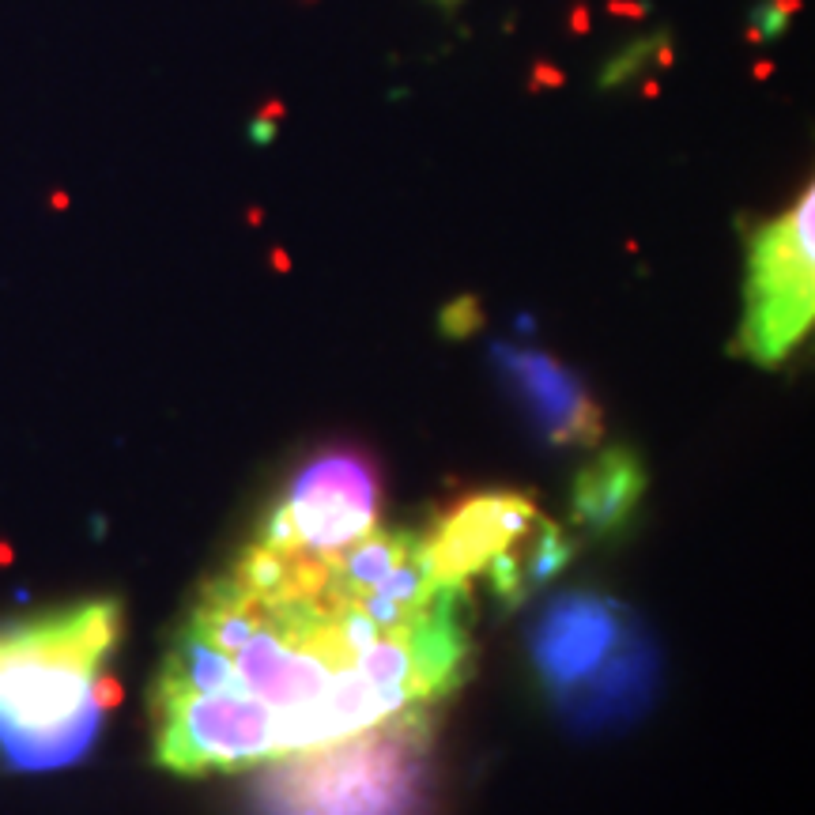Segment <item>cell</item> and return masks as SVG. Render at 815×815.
<instances>
[{
    "label": "cell",
    "instance_id": "obj_1",
    "mask_svg": "<svg viewBox=\"0 0 815 815\" xmlns=\"http://www.w3.org/2000/svg\"><path fill=\"white\" fill-rule=\"evenodd\" d=\"M468 676V589L435 581L423 537L253 528L170 634L147 691L151 751L182 778L257 770L435 709Z\"/></svg>",
    "mask_w": 815,
    "mask_h": 815
},
{
    "label": "cell",
    "instance_id": "obj_2",
    "mask_svg": "<svg viewBox=\"0 0 815 815\" xmlns=\"http://www.w3.org/2000/svg\"><path fill=\"white\" fill-rule=\"evenodd\" d=\"M125 604L91 597L0 627V767L42 774L80 762L121 683L106 672Z\"/></svg>",
    "mask_w": 815,
    "mask_h": 815
},
{
    "label": "cell",
    "instance_id": "obj_3",
    "mask_svg": "<svg viewBox=\"0 0 815 815\" xmlns=\"http://www.w3.org/2000/svg\"><path fill=\"white\" fill-rule=\"evenodd\" d=\"M528 665L555 718L585 736L634 725L660 683L642 616L600 589H563L537 611Z\"/></svg>",
    "mask_w": 815,
    "mask_h": 815
},
{
    "label": "cell",
    "instance_id": "obj_4",
    "mask_svg": "<svg viewBox=\"0 0 815 815\" xmlns=\"http://www.w3.org/2000/svg\"><path fill=\"white\" fill-rule=\"evenodd\" d=\"M435 709L257 767L249 815H430L438 800Z\"/></svg>",
    "mask_w": 815,
    "mask_h": 815
},
{
    "label": "cell",
    "instance_id": "obj_5",
    "mask_svg": "<svg viewBox=\"0 0 815 815\" xmlns=\"http://www.w3.org/2000/svg\"><path fill=\"white\" fill-rule=\"evenodd\" d=\"M423 551L438 585L468 589V581L488 578L502 611H518L567 570L578 544L528 495L479 491L446 509Z\"/></svg>",
    "mask_w": 815,
    "mask_h": 815
},
{
    "label": "cell",
    "instance_id": "obj_6",
    "mask_svg": "<svg viewBox=\"0 0 815 815\" xmlns=\"http://www.w3.org/2000/svg\"><path fill=\"white\" fill-rule=\"evenodd\" d=\"M815 321V193L804 186L789 208L762 219L744 253V317L736 355L774 370L789 363Z\"/></svg>",
    "mask_w": 815,
    "mask_h": 815
},
{
    "label": "cell",
    "instance_id": "obj_7",
    "mask_svg": "<svg viewBox=\"0 0 815 815\" xmlns=\"http://www.w3.org/2000/svg\"><path fill=\"white\" fill-rule=\"evenodd\" d=\"M381 483L377 465L355 446L321 449L302 465L287 491L279 495L257 521V528L306 544H347L377 528Z\"/></svg>",
    "mask_w": 815,
    "mask_h": 815
},
{
    "label": "cell",
    "instance_id": "obj_8",
    "mask_svg": "<svg viewBox=\"0 0 815 815\" xmlns=\"http://www.w3.org/2000/svg\"><path fill=\"white\" fill-rule=\"evenodd\" d=\"M495 370L506 393L525 412L528 430L555 449H589L604 438V412L585 381L548 351L525 344H495Z\"/></svg>",
    "mask_w": 815,
    "mask_h": 815
},
{
    "label": "cell",
    "instance_id": "obj_9",
    "mask_svg": "<svg viewBox=\"0 0 815 815\" xmlns=\"http://www.w3.org/2000/svg\"><path fill=\"white\" fill-rule=\"evenodd\" d=\"M649 491V472L642 457L627 446H611L581 465L570 488V525L597 540L619 537L639 518Z\"/></svg>",
    "mask_w": 815,
    "mask_h": 815
},
{
    "label": "cell",
    "instance_id": "obj_10",
    "mask_svg": "<svg viewBox=\"0 0 815 815\" xmlns=\"http://www.w3.org/2000/svg\"><path fill=\"white\" fill-rule=\"evenodd\" d=\"M804 12V0H759L751 8V19H748V31H744V42L748 45H762V42H774L789 31V23Z\"/></svg>",
    "mask_w": 815,
    "mask_h": 815
},
{
    "label": "cell",
    "instance_id": "obj_11",
    "mask_svg": "<svg viewBox=\"0 0 815 815\" xmlns=\"http://www.w3.org/2000/svg\"><path fill=\"white\" fill-rule=\"evenodd\" d=\"M653 61V35H642V38H630L616 57H608V65L600 68V91H616L623 84H630L646 65Z\"/></svg>",
    "mask_w": 815,
    "mask_h": 815
},
{
    "label": "cell",
    "instance_id": "obj_12",
    "mask_svg": "<svg viewBox=\"0 0 815 815\" xmlns=\"http://www.w3.org/2000/svg\"><path fill=\"white\" fill-rule=\"evenodd\" d=\"M479 325H483V310H479V302H476L472 295L446 302V306H442V314H438V328H442L446 337H453V340H461V337L476 333Z\"/></svg>",
    "mask_w": 815,
    "mask_h": 815
},
{
    "label": "cell",
    "instance_id": "obj_13",
    "mask_svg": "<svg viewBox=\"0 0 815 815\" xmlns=\"http://www.w3.org/2000/svg\"><path fill=\"white\" fill-rule=\"evenodd\" d=\"M563 84H567L563 68H555L548 57L532 61V72H528V91H540V87H563Z\"/></svg>",
    "mask_w": 815,
    "mask_h": 815
},
{
    "label": "cell",
    "instance_id": "obj_14",
    "mask_svg": "<svg viewBox=\"0 0 815 815\" xmlns=\"http://www.w3.org/2000/svg\"><path fill=\"white\" fill-rule=\"evenodd\" d=\"M653 5L649 0H608V15H619V19H649Z\"/></svg>",
    "mask_w": 815,
    "mask_h": 815
},
{
    "label": "cell",
    "instance_id": "obj_15",
    "mask_svg": "<svg viewBox=\"0 0 815 815\" xmlns=\"http://www.w3.org/2000/svg\"><path fill=\"white\" fill-rule=\"evenodd\" d=\"M653 65H660V68H672L676 65V45H672V35L669 31H657L653 35Z\"/></svg>",
    "mask_w": 815,
    "mask_h": 815
},
{
    "label": "cell",
    "instance_id": "obj_16",
    "mask_svg": "<svg viewBox=\"0 0 815 815\" xmlns=\"http://www.w3.org/2000/svg\"><path fill=\"white\" fill-rule=\"evenodd\" d=\"M589 27H593V12H589L585 0H578V5L570 8V35H589Z\"/></svg>",
    "mask_w": 815,
    "mask_h": 815
},
{
    "label": "cell",
    "instance_id": "obj_17",
    "mask_svg": "<svg viewBox=\"0 0 815 815\" xmlns=\"http://www.w3.org/2000/svg\"><path fill=\"white\" fill-rule=\"evenodd\" d=\"M751 75H755V80H770V75H774V61H755L751 65Z\"/></svg>",
    "mask_w": 815,
    "mask_h": 815
},
{
    "label": "cell",
    "instance_id": "obj_18",
    "mask_svg": "<svg viewBox=\"0 0 815 815\" xmlns=\"http://www.w3.org/2000/svg\"><path fill=\"white\" fill-rule=\"evenodd\" d=\"M642 95H646V98H657V95H660V84H657V80L642 84Z\"/></svg>",
    "mask_w": 815,
    "mask_h": 815
}]
</instances>
